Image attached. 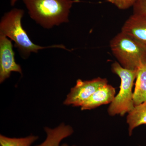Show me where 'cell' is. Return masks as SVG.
<instances>
[{
  "label": "cell",
  "instance_id": "6da1fadb",
  "mask_svg": "<svg viewBox=\"0 0 146 146\" xmlns=\"http://www.w3.org/2000/svg\"><path fill=\"white\" fill-rule=\"evenodd\" d=\"M31 18L46 29L69 22L70 10L78 0H23Z\"/></svg>",
  "mask_w": 146,
  "mask_h": 146
},
{
  "label": "cell",
  "instance_id": "7a4b0ae2",
  "mask_svg": "<svg viewBox=\"0 0 146 146\" xmlns=\"http://www.w3.org/2000/svg\"><path fill=\"white\" fill-rule=\"evenodd\" d=\"M24 13L23 9L13 8L5 13L0 22V35H5L14 42L15 47L23 58H28L32 53H37L39 50L46 48H58L68 50L63 45L44 47L32 42L22 26Z\"/></svg>",
  "mask_w": 146,
  "mask_h": 146
},
{
  "label": "cell",
  "instance_id": "3957f363",
  "mask_svg": "<svg viewBox=\"0 0 146 146\" xmlns=\"http://www.w3.org/2000/svg\"><path fill=\"white\" fill-rule=\"evenodd\" d=\"M110 49L123 68L137 70L146 64V47L121 31L110 42Z\"/></svg>",
  "mask_w": 146,
  "mask_h": 146
},
{
  "label": "cell",
  "instance_id": "277c9868",
  "mask_svg": "<svg viewBox=\"0 0 146 146\" xmlns=\"http://www.w3.org/2000/svg\"><path fill=\"white\" fill-rule=\"evenodd\" d=\"M111 69L112 72L119 77L121 85L119 91L110 104L108 112L111 116L118 115L123 116L131 111L135 106L132 89L138 70L125 69L117 62L112 64Z\"/></svg>",
  "mask_w": 146,
  "mask_h": 146
},
{
  "label": "cell",
  "instance_id": "5b68a950",
  "mask_svg": "<svg viewBox=\"0 0 146 146\" xmlns=\"http://www.w3.org/2000/svg\"><path fill=\"white\" fill-rule=\"evenodd\" d=\"M106 78L98 77L90 80H77L75 86L71 89L63 102L65 105L81 106L93 94L108 84Z\"/></svg>",
  "mask_w": 146,
  "mask_h": 146
},
{
  "label": "cell",
  "instance_id": "8992f818",
  "mask_svg": "<svg viewBox=\"0 0 146 146\" xmlns=\"http://www.w3.org/2000/svg\"><path fill=\"white\" fill-rule=\"evenodd\" d=\"M12 72L23 74L21 66L15 60L11 40L0 35V83L8 78Z\"/></svg>",
  "mask_w": 146,
  "mask_h": 146
},
{
  "label": "cell",
  "instance_id": "52a82bcc",
  "mask_svg": "<svg viewBox=\"0 0 146 146\" xmlns=\"http://www.w3.org/2000/svg\"><path fill=\"white\" fill-rule=\"evenodd\" d=\"M121 32L146 47V16L133 14L125 21Z\"/></svg>",
  "mask_w": 146,
  "mask_h": 146
},
{
  "label": "cell",
  "instance_id": "ba28073f",
  "mask_svg": "<svg viewBox=\"0 0 146 146\" xmlns=\"http://www.w3.org/2000/svg\"><path fill=\"white\" fill-rule=\"evenodd\" d=\"M115 88L108 84L95 92L81 106L82 110H89L111 104L115 97Z\"/></svg>",
  "mask_w": 146,
  "mask_h": 146
},
{
  "label": "cell",
  "instance_id": "9c48e42d",
  "mask_svg": "<svg viewBox=\"0 0 146 146\" xmlns=\"http://www.w3.org/2000/svg\"><path fill=\"white\" fill-rule=\"evenodd\" d=\"M46 134L45 141L39 145L34 146H70L67 143L60 145L63 139L71 136L74 133L73 128L64 123L60 124L57 127L52 129L44 127Z\"/></svg>",
  "mask_w": 146,
  "mask_h": 146
},
{
  "label": "cell",
  "instance_id": "30bf717a",
  "mask_svg": "<svg viewBox=\"0 0 146 146\" xmlns=\"http://www.w3.org/2000/svg\"><path fill=\"white\" fill-rule=\"evenodd\" d=\"M128 113L127 122L129 125V135L131 136L135 128L142 125H146V101L135 106Z\"/></svg>",
  "mask_w": 146,
  "mask_h": 146
},
{
  "label": "cell",
  "instance_id": "8fae6325",
  "mask_svg": "<svg viewBox=\"0 0 146 146\" xmlns=\"http://www.w3.org/2000/svg\"><path fill=\"white\" fill-rule=\"evenodd\" d=\"M133 101L135 106L146 101V64L141 65L137 70Z\"/></svg>",
  "mask_w": 146,
  "mask_h": 146
},
{
  "label": "cell",
  "instance_id": "7c38bea8",
  "mask_svg": "<svg viewBox=\"0 0 146 146\" xmlns=\"http://www.w3.org/2000/svg\"><path fill=\"white\" fill-rule=\"evenodd\" d=\"M39 136L30 135L23 138H10L0 135V146H31Z\"/></svg>",
  "mask_w": 146,
  "mask_h": 146
},
{
  "label": "cell",
  "instance_id": "4fadbf2b",
  "mask_svg": "<svg viewBox=\"0 0 146 146\" xmlns=\"http://www.w3.org/2000/svg\"><path fill=\"white\" fill-rule=\"evenodd\" d=\"M111 3L118 9L125 10L133 7L136 0H105Z\"/></svg>",
  "mask_w": 146,
  "mask_h": 146
},
{
  "label": "cell",
  "instance_id": "5bb4252c",
  "mask_svg": "<svg viewBox=\"0 0 146 146\" xmlns=\"http://www.w3.org/2000/svg\"><path fill=\"white\" fill-rule=\"evenodd\" d=\"M133 7V14L146 16V0H136Z\"/></svg>",
  "mask_w": 146,
  "mask_h": 146
},
{
  "label": "cell",
  "instance_id": "9a60e30c",
  "mask_svg": "<svg viewBox=\"0 0 146 146\" xmlns=\"http://www.w3.org/2000/svg\"><path fill=\"white\" fill-rule=\"evenodd\" d=\"M18 1H19V0H10L11 5L13 6L15 5V4Z\"/></svg>",
  "mask_w": 146,
  "mask_h": 146
},
{
  "label": "cell",
  "instance_id": "2e32d148",
  "mask_svg": "<svg viewBox=\"0 0 146 146\" xmlns=\"http://www.w3.org/2000/svg\"><path fill=\"white\" fill-rule=\"evenodd\" d=\"M76 146V145H73V146Z\"/></svg>",
  "mask_w": 146,
  "mask_h": 146
}]
</instances>
